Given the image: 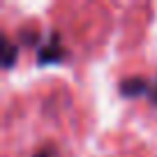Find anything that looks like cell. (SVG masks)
Returning <instances> with one entry per match:
<instances>
[{
  "instance_id": "4",
  "label": "cell",
  "mask_w": 157,
  "mask_h": 157,
  "mask_svg": "<svg viewBox=\"0 0 157 157\" xmlns=\"http://www.w3.org/2000/svg\"><path fill=\"white\" fill-rule=\"evenodd\" d=\"M35 37H37V33H35V30H23V33H21V39H23L25 44H33ZM37 39H39V37H37Z\"/></svg>"
},
{
  "instance_id": "2",
  "label": "cell",
  "mask_w": 157,
  "mask_h": 157,
  "mask_svg": "<svg viewBox=\"0 0 157 157\" xmlns=\"http://www.w3.org/2000/svg\"><path fill=\"white\" fill-rule=\"evenodd\" d=\"M148 90H150V86L141 76H129V78L120 81V95L123 97H139V95L148 93Z\"/></svg>"
},
{
  "instance_id": "1",
  "label": "cell",
  "mask_w": 157,
  "mask_h": 157,
  "mask_svg": "<svg viewBox=\"0 0 157 157\" xmlns=\"http://www.w3.org/2000/svg\"><path fill=\"white\" fill-rule=\"evenodd\" d=\"M63 58H65V49L60 46V35L51 33L49 42L37 49V63L39 65H53V63H60Z\"/></svg>"
},
{
  "instance_id": "5",
  "label": "cell",
  "mask_w": 157,
  "mask_h": 157,
  "mask_svg": "<svg viewBox=\"0 0 157 157\" xmlns=\"http://www.w3.org/2000/svg\"><path fill=\"white\" fill-rule=\"evenodd\" d=\"M148 97H150V102H152V104H157V78L152 81L150 90H148Z\"/></svg>"
},
{
  "instance_id": "6",
  "label": "cell",
  "mask_w": 157,
  "mask_h": 157,
  "mask_svg": "<svg viewBox=\"0 0 157 157\" xmlns=\"http://www.w3.org/2000/svg\"><path fill=\"white\" fill-rule=\"evenodd\" d=\"M33 157H56V152L53 150H39V152H35Z\"/></svg>"
},
{
  "instance_id": "3",
  "label": "cell",
  "mask_w": 157,
  "mask_h": 157,
  "mask_svg": "<svg viewBox=\"0 0 157 157\" xmlns=\"http://www.w3.org/2000/svg\"><path fill=\"white\" fill-rule=\"evenodd\" d=\"M16 53H19V46L12 44L7 37H2V67L10 69L16 63Z\"/></svg>"
}]
</instances>
